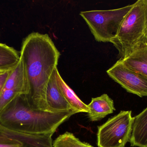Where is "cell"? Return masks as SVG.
<instances>
[{
  "instance_id": "cell-10",
  "label": "cell",
  "mask_w": 147,
  "mask_h": 147,
  "mask_svg": "<svg viewBox=\"0 0 147 147\" xmlns=\"http://www.w3.org/2000/svg\"><path fill=\"white\" fill-rule=\"evenodd\" d=\"M56 76L57 84L59 90L74 110L78 113H88L89 109L87 105L78 97L71 88L64 81L57 69L56 71Z\"/></svg>"
},
{
  "instance_id": "cell-1",
  "label": "cell",
  "mask_w": 147,
  "mask_h": 147,
  "mask_svg": "<svg viewBox=\"0 0 147 147\" xmlns=\"http://www.w3.org/2000/svg\"><path fill=\"white\" fill-rule=\"evenodd\" d=\"M60 55L47 34L32 33L22 41L20 56L26 89L24 96L33 109L49 111L47 89Z\"/></svg>"
},
{
  "instance_id": "cell-12",
  "label": "cell",
  "mask_w": 147,
  "mask_h": 147,
  "mask_svg": "<svg viewBox=\"0 0 147 147\" xmlns=\"http://www.w3.org/2000/svg\"><path fill=\"white\" fill-rule=\"evenodd\" d=\"M20 60V54L15 49L0 42V70L14 68Z\"/></svg>"
},
{
  "instance_id": "cell-8",
  "label": "cell",
  "mask_w": 147,
  "mask_h": 147,
  "mask_svg": "<svg viewBox=\"0 0 147 147\" xmlns=\"http://www.w3.org/2000/svg\"><path fill=\"white\" fill-rule=\"evenodd\" d=\"M87 106L89 109L88 117L92 122L100 121L115 110L113 100L105 94L92 98Z\"/></svg>"
},
{
  "instance_id": "cell-16",
  "label": "cell",
  "mask_w": 147,
  "mask_h": 147,
  "mask_svg": "<svg viewBox=\"0 0 147 147\" xmlns=\"http://www.w3.org/2000/svg\"><path fill=\"white\" fill-rule=\"evenodd\" d=\"M23 147H32L28 146H23ZM53 147V146H45V147Z\"/></svg>"
},
{
  "instance_id": "cell-5",
  "label": "cell",
  "mask_w": 147,
  "mask_h": 147,
  "mask_svg": "<svg viewBox=\"0 0 147 147\" xmlns=\"http://www.w3.org/2000/svg\"><path fill=\"white\" fill-rule=\"evenodd\" d=\"M134 117L131 111H121L98 127V147H125L133 130Z\"/></svg>"
},
{
  "instance_id": "cell-2",
  "label": "cell",
  "mask_w": 147,
  "mask_h": 147,
  "mask_svg": "<svg viewBox=\"0 0 147 147\" xmlns=\"http://www.w3.org/2000/svg\"><path fill=\"white\" fill-rule=\"evenodd\" d=\"M76 111L53 113L32 108L24 95L11 102L0 113V124L8 129L30 135H53Z\"/></svg>"
},
{
  "instance_id": "cell-6",
  "label": "cell",
  "mask_w": 147,
  "mask_h": 147,
  "mask_svg": "<svg viewBox=\"0 0 147 147\" xmlns=\"http://www.w3.org/2000/svg\"><path fill=\"white\" fill-rule=\"evenodd\" d=\"M107 73L127 92L140 97L147 96V77L129 69L121 60L117 61Z\"/></svg>"
},
{
  "instance_id": "cell-13",
  "label": "cell",
  "mask_w": 147,
  "mask_h": 147,
  "mask_svg": "<svg viewBox=\"0 0 147 147\" xmlns=\"http://www.w3.org/2000/svg\"><path fill=\"white\" fill-rule=\"evenodd\" d=\"M53 147H93L82 142L71 133L66 132L60 135L53 142Z\"/></svg>"
},
{
  "instance_id": "cell-4",
  "label": "cell",
  "mask_w": 147,
  "mask_h": 147,
  "mask_svg": "<svg viewBox=\"0 0 147 147\" xmlns=\"http://www.w3.org/2000/svg\"><path fill=\"white\" fill-rule=\"evenodd\" d=\"M132 7L131 4L109 10L82 11L80 14L87 23L97 41L110 42Z\"/></svg>"
},
{
  "instance_id": "cell-15",
  "label": "cell",
  "mask_w": 147,
  "mask_h": 147,
  "mask_svg": "<svg viewBox=\"0 0 147 147\" xmlns=\"http://www.w3.org/2000/svg\"><path fill=\"white\" fill-rule=\"evenodd\" d=\"M13 69L6 70H0V94Z\"/></svg>"
},
{
  "instance_id": "cell-14",
  "label": "cell",
  "mask_w": 147,
  "mask_h": 147,
  "mask_svg": "<svg viewBox=\"0 0 147 147\" xmlns=\"http://www.w3.org/2000/svg\"><path fill=\"white\" fill-rule=\"evenodd\" d=\"M22 143L19 141L0 133V147H23Z\"/></svg>"
},
{
  "instance_id": "cell-3",
  "label": "cell",
  "mask_w": 147,
  "mask_h": 147,
  "mask_svg": "<svg viewBox=\"0 0 147 147\" xmlns=\"http://www.w3.org/2000/svg\"><path fill=\"white\" fill-rule=\"evenodd\" d=\"M123 60L147 44V0L132 4L117 34L110 41Z\"/></svg>"
},
{
  "instance_id": "cell-9",
  "label": "cell",
  "mask_w": 147,
  "mask_h": 147,
  "mask_svg": "<svg viewBox=\"0 0 147 147\" xmlns=\"http://www.w3.org/2000/svg\"><path fill=\"white\" fill-rule=\"evenodd\" d=\"M129 142L132 147H147V107L134 117L133 130Z\"/></svg>"
},
{
  "instance_id": "cell-7",
  "label": "cell",
  "mask_w": 147,
  "mask_h": 147,
  "mask_svg": "<svg viewBox=\"0 0 147 147\" xmlns=\"http://www.w3.org/2000/svg\"><path fill=\"white\" fill-rule=\"evenodd\" d=\"M57 69V68H56L53 71L47 89L46 102L48 111L53 113L75 111L68 103L58 87L56 76Z\"/></svg>"
},
{
  "instance_id": "cell-11",
  "label": "cell",
  "mask_w": 147,
  "mask_h": 147,
  "mask_svg": "<svg viewBox=\"0 0 147 147\" xmlns=\"http://www.w3.org/2000/svg\"><path fill=\"white\" fill-rule=\"evenodd\" d=\"M121 60L128 68L147 77V44Z\"/></svg>"
}]
</instances>
